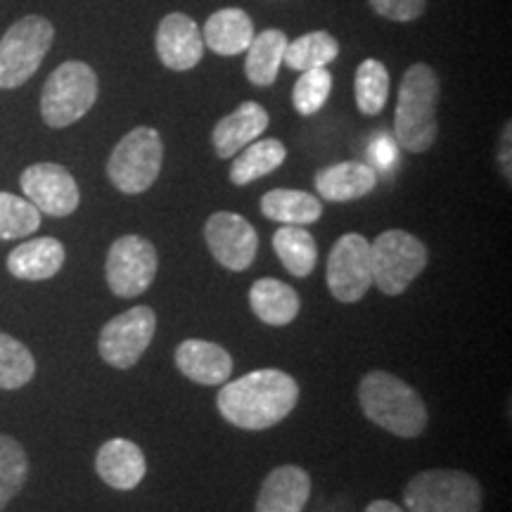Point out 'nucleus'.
I'll return each mask as SVG.
<instances>
[{
  "label": "nucleus",
  "instance_id": "f257e3e1",
  "mask_svg": "<svg viewBox=\"0 0 512 512\" xmlns=\"http://www.w3.org/2000/svg\"><path fill=\"white\" fill-rule=\"evenodd\" d=\"M299 401V384L285 370L264 368L223 382L216 406L230 425L240 430L261 432L278 425L294 411Z\"/></svg>",
  "mask_w": 512,
  "mask_h": 512
},
{
  "label": "nucleus",
  "instance_id": "f03ea898",
  "mask_svg": "<svg viewBox=\"0 0 512 512\" xmlns=\"http://www.w3.org/2000/svg\"><path fill=\"white\" fill-rule=\"evenodd\" d=\"M358 401L370 422L401 439H415L427 427L422 396L401 377L373 370L358 384Z\"/></svg>",
  "mask_w": 512,
  "mask_h": 512
},
{
  "label": "nucleus",
  "instance_id": "7ed1b4c3",
  "mask_svg": "<svg viewBox=\"0 0 512 512\" xmlns=\"http://www.w3.org/2000/svg\"><path fill=\"white\" fill-rule=\"evenodd\" d=\"M439 93V76L427 64H413L403 74L394 114V138L403 150L420 155L434 145L439 136Z\"/></svg>",
  "mask_w": 512,
  "mask_h": 512
},
{
  "label": "nucleus",
  "instance_id": "20e7f679",
  "mask_svg": "<svg viewBox=\"0 0 512 512\" xmlns=\"http://www.w3.org/2000/svg\"><path fill=\"white\" fill-rule=\"evenodd\" d=\"M98 100V76L86 62H64L48 76L41 114L50 128H67L86 117Z\"/></svg>",
  "mask_w": 512,
  "mask_h": 512
},
{
  "label": "nucleus",
  "instance_id": "39448f33",
  "mask_svg": "<svg viewBox=\"0 0 512 512\" xmlns=\"http://www.w3.org/2000/svg\"><path fill=\"white\" fill-rule=\"evenodd\" d=\"M408 512H482V486L460 470H427L403 489Z\"/></svg>",
  "mask_w": 512,
  "mask_h": 512
},
{
  "label": "nucleus",
  "instance_id": "423d86ee",
  "mask_svg": "<svg viewBox=\"0 0 512 512\" xmlns=\"http://www.w3.org/2000/svg\"><path fill=\"white\" fill-rule=\"evenodd\" d=\"M430 252L425 242L406 230H387L370 245V273L377 290L396 297L427 268Z\"/></svg>",
  "mask_w": 512,
  "mask_h": 512
},
{
  "label": "nucleus",
  "instance_id": "0eeeda50",
  "mask_svg": "<svg viewBox=\"0 0 512 512\" xmlns=\"http://www.w3.org/2000/svg\"><path fill=\"white\" fill-rule=\"evenodd\" d=\"M164 162L162 136L150 126H138L126 133L112 150L107 176L124 195H140L155 185Z\"/></svg>",
  "mask_w": 512,
  "mask_h": 512
},
{
  "label": "nucleus",
  "instance_id": "6e6552de",
  "mask_svg": "<svg viewBox=\"0 0 512 512\" xmlns=\"http://www.w3.org/2000/svg\"><path fill=\"white\" fill-rule=\"evenodd\" d=\"M53 38L55 29L46 17L29 15L12 24L0 38V88L10 91L27 83L48 55Z\"/></svg>",
  "mask_w": 512,
  "mask_h": 512
},
{
  "label": "nucleus",
  "instance_id": "1a4fd4ad",
  "mask_svg": "<svg viewBox=\"0 0 512 512\" xmlns=\"http://www.w3.org/2000/svg\"><path fill=\"white\" fill-rule=\"evenodd\" d=\"M157 332V313L150 306H133L114 316L100 330L98 351L107 366L128 370L143 358Z\"/></svg>",
  "mask_w": 512,
  "mask_h": 512
},
{
  "label": "nucleus",
  "instance_id": "9d476101",
  "mask_svg": "<svg viewBox=\"0 0 512 512\" xmlns=\"http://www.w3.org/2000/svg\"><path fill=\"white\" fill-rule=\"evenodd\" d=\"M157 268L159 256L155 245L140 235H124L114 240L107 254V285L121 299L138 297L155 283Z\"/></svg>",
  "mask_w": 512,
  "mask_h": 512
},
{
  "label": "nucleus",
  "instance_id": "9b49d317",
  "mask_svg": "<svg viewBox=\"0 0 512 512\" xmlns=\"http://www.w3.org/2000/svg\"><path fill=\"white\" fill-rule=\"evenodd\" d=\"M373 285L370 273V242L358 233L342 235L328 259V287L337 302L354 304L366 297Z\"/></svg>",
  "mask_w": 512,
  "mask_h": 512
},
{
  "label": "nucleus",
  "instance_id": "f8f14e48",
  "mask_svg": "<svg viewBox=\"0 0 512 512\" xmlns=\"http://www.w3.org/2000/svg\"><path fill=\"white\" fill-rule=\"evenodd\" d=\"M204 240L211 256L228 271H247L259 252V235L245 216L216 211L204 226Z\"/></svg>",
  "mask_w": 512,
  "mask_h": 512
},
{
  "label": "nucleus",
  "instance_id": "ddd939ff",
  "mask_svg": "<svg viewBox=\"0 0 512 512\" xmlns=\"http://www.w3.org/2000/svg\"><path fill=\"white\" fill-rule=\"evenodd\" d=\"M27 200L48 216H69L79 209L81 192L74 176L60 164L41 162L24 169L19 178Z\"/></svg>",
  "mask_w": 512,
  "mask_h": 512
},
{
  "label": "nucleus",
  "instance_id": "4468645a",
  "mask_svg": "<svg viewBox=\"0 0 512 512\" xmlns=\"http://www.w3.org/2000/svg\"><path fill=\"white\" fill-rule=\"evenodd\" d=\"M157 55L174 72H188L197 67L204 55V41L195 19L183 12H171L159 22Z\"/></svg>",
  "mask_w": 512,
  "mask_h": 512
},
{
  "label": "nucleus",
  "instance_id": "2eb2a0df",
  "mask_svg": "<svg viewBox=\"0 0 512 512\" xmlns=\"http://www.w3.org/2000/svg\"><path fill=\"white\" fill-rule=\"evenodd\" d=\"M309 496V472L297 465H280L261 484L254 512H302Z\"/></svg>",
  "mask_w": 512,
  "mask_h": 512
},
{
  "label": "nucleus",
  "instance_id": "dca6fc26",
  "mask_svg": "<svg viewBox=\"0 0 512 512\" xmlns=\"http://www.w3.org/2000/svg\"><path fill=\"white\" fill-rule=\"evenodd\" d=\"M176 366L188 380L202 387H219L230 380L233 356L226 349L204 339H185L176 347Z\"/></svg>",
  "mask_w": 512,
  "mask_h": 512
},
{
  "label": "nucleus",
  "instance_id": "f3484780",
  "mask_svg": "<svg viewBox=\"0 0 512 512\" xmlns=\"http://www.w3.org/2000/svg\"><path fill=\"white\" fill-rule=\"evenodd\" d=\"M95 470L107 486L117 491H131L145 479L147 463L138 444L128 439H110L98 448Z\"/></svg>",
  "mask_w": 512,
  "mask_h": 512
},
{
  "label": "nucleus",
  "instance_id": "a211bd4d",
  "mask_svg": "<svg viewBox=\"0 0 512 512\" xmlns=\"http://www.w3.org/2000/svg\"><path fill=\"white\" fill-rule=\"evenodd\" d=\"M268 121H271L268 112L259 102H242L238 110L230 112L214 126L211 140H214L216 155L219 159L235 157L266 131Z\"/></svg>",
  "mask_w": 512,
  "mask_h": 512
},
{
  "label": "nucleus",
  "instance_id": "6ab92c4d",
  "mask_svg": "<svg viewBox=\"0 0 512 512\" xmlns=\"http://www.w3.org/2000/svg\"><path fill=\"white\" fill-rule=\"evenodd\" d=\"M67 249L55 238H36L24 242L8 254V271L19 280H48L62 271Z\"/></svg>",
  "mask_w": 512,
  "mask_h": 512
},
{
  "label": "nucleus",
  "instance_id": "aec40b11",
  "mask_svg": "<svg viewBox=\"0 0 512 512\" xmlns=\"http://www.w3.org/2000/svg\"><path fill=\"white\" fill-rule=\"evenodd\" d=\"M377 185V171L363 162H342L316 174V190L328 202L361 200Z\"/></svg>",
  "mask_w": 512,
  "mask_h": 512
},
{
  "label": "nucleus",
  "instance_id": "412c9836",
  "mask_svg": "<svg viewBox=\"0 0 512 512\" xmlns=\"http://www.w3.org/2000/svg\"><path fill=\"white\" fill-rule=\"evenodd\" d=\"M249 306H252L254 316L261 323L273 325V328H285L299 316L302 302H299L297 290H292L283 280L261 278L249 290Z\"/></svg>",
  "mask_w": 512,
  "mask_h": 512
},
{
  "label": "nucleus",
  "instance_id": "4be33fe9",
  "mask_svg": "<svg viewBox=\"0 0 512 512\" xmlns=\"http://www.w3.org/2000/svg\"><path fill=\"white\" fill-rule=\"evenodd\" d=\"M254 38V24L245 10L223 8L214 12L204 24L202 41L214 50L216 55L233 57L245 53Z\"/></svg>",
  "mask_w": 512,
  "mask_h": 512
},
{
  "label": "nucleus",
  "instance_id": "5701e85b",
  "mask_svg": "<svg viewBox=\"0 0 512 512\" xmlns=\"http://www.w3.org/2000/svg\"><path fill=\"white\" fill-rule=\"evenodd\" d=\"M261 214L283 226H311L323 214V204L311 192L278 188L261 197Z\"/></svg>",
  "mask_w": 512,
  "mask_h": 512
},
{
  "label": "nucleus",
  "instance_id": "b1692460",
  "mask_svg": "<svg viewBox=\"0 0 512 512\" xmlns=\"http://www.w3.org/2000/svg\"><path fill=\"white\" fill-rule=\"evenodd\" d=\"M287 43H290V38L280 29H266L252 38V43L245 50V72L254 86H271L278 79V69L283 64Z\"/></svg>",
  "mask_w": 512,
  "mask_h": 512
},
{
  "label": "nucleus",
  "instance_id": "393cba45",
  "mask_svg": "<svg viewBox=\"0 0 512 512\" xmlns=\"http://www.w3.org/2000/svg\"><path fill=\"white\" fill-rule=\"evenodd\" d=\"M287 150L280 140L264 138L249 143L240 155H235L233 166H230V183L233 185H249L256 178H264L271 171L278 169L285 162Z\"/></svg>",
  "mask_w": 512,
  "mask_h": 512
},
{
  "label": "nucleus",
  "instance_id": "a878e982",
  "mask_svg": "<svg viewBox=\"0 0 512 512\" xmlns=\"http://www.w3.org/2000/svg\"><path fill=\"white\" fill-rule=\"evenodd\" d=\"M273 249L294 278H306L316 268L318 245L304 226H283L275 230Z\"/></svg>",
  "mask_w": 512,
  "mask_h": 512
},
{
  "label": "nucleus",
  "instance_id": "bb28decb",
  "mask_svg": "<svg viewBox=\"0 0 512 512\" xmlns=\"http://www.w3.org/2000/svg\"><path fill=\"white\" fill-rule=\"evenodd\" d=\"M337 55V38H332L328 31H311L287 43L283 62L294 72H309V69L328 67Z\"/></svg>",
  "mask_w": 512,
  "mask_h": 512
},
{
  "label": "nucleus",
  "instance_id": "cd10ccee",
  "mask_svg": "<svg viewBox=\"0 0 512 512\" xmlns=\"http://www.w3.org/2000/svg\"><path fill=\"white\" fill-rule=\"evenodd\" d=\"M29 477V458L17 439L0 434V512L22 491Z\"/></svg>",
  "mask_w": 512,
  "mask_h": 512
},
{
  "label": "nucleus",
  "instance_id": "c85d7f7f",
  "mask_svg": "<svg viewBox=\"0 0 512 512\" xmlns=\"http://www.w3.org/2000/svg\"><path fill=\"white\" fill-rule=\"evenodd\" d=\"M389 72L380 60H366L356 69V105L361 114L375 117L389 98Z\"/></svg>",
  "mask_w": 512,
  "mask_h": 512
},
{
  "label": "nucleus",
  "instance_id": "c756f323",
  "mask_svg": "<svg viewBox=\"0 0 512 512\" xmlns=\"http://www.w3.org/2000/svg\"><path fill=\"white\" fill-rule=\"evenodd\" d=\"M36 375V361L29 347L0 332V389H19Z\"/></svg>",
  "mask_w": 512,
  "mask_h": 512
},
{
  "label": "nucleus",
  "instance_id": "7c9ffc66",
  "mask_svg": "<svg viewBox=\"0 0 512 512\" xmlns=\"http://www.w3.org/2000/svg\"><path fill=\"white\" fill-rule=\"evenodd\" d=\"M41 226V211L27 197L0 192V240H17L36 233Z\"/></svg>",
  "mask_w": 512,
  "mask_h": 512
},
{
  "label": "nucleus",
  "instance_id": "2f4dec72",
  "mask_svg": "<svg viewBox=\"0 0 512 512\" xmlns=\"http://www.w3.org/2000/svg\"><path fill=\"white\" fill-rule=\"evenodd\" d=\"M332 93V74L325 67L309 69L302 72L299 81L294 83L292 91V105L302 117H311L323 110V105L328 102Z\"/></svg>",
  "mask_w": 512,
  "mask_h": 512
},
{
  "label": "nucleus",
  "instance_id": "473e14b6",
  "mask_svg": "<svg viewBox=\"0 0 512 512\" xmlns=\"http://www.w3.org/2000/svg\"><path fill=\"white\" fill-rule=\"evenodd\" d=\"M377 15L392 22H413L425 12L427 0H368Z\"/></svg>",
  "mask_w": 512,
  "mask_h": 512
},
{
  "label": "nucleus",
  "instance_id": "72a5a7b5",
  "mask_svg": "<svg viewBox=\"0 0 512 512\" xmlns=\"http://www.w3.org/2000/svg\"><path fill=\"white\" fill-rule=\"evenodd\" d=\"M368 157L373 166L370 169L387 171L389 166L396 162V140L392 136H377L373 143L368 145Z\"/></svg>",
  "mask_w": 512,
  "mask_h": 512
},
{
  "label": "nucleus",
  "instance_id": "f704fd0d",
  "mask_svg": "<svg viewBox=\"0 0 512 512\" xmlns=\"http://www.w3.org/2000/svg\"><path fill=\"white\" fill-rule=\"evenodd\" d=\"M366 512H403V510L392 501H373L366 508Z\"/></svg>",
  "mask_w": 512,
  "mask_h": 512
},
{
  "label": "nucleus",
  "instance_id": "c9c22d12",
  "mask_svg": "<svg viewBox=\"0 0 512 512\" xmlns=\"http://www.w3.org/2000/svg\"><path fill=\"white\" fill-rule=\"evenodd\" d=\"M503 159V152H501ZM505 176L510 178V124L505 126Z\"/></svg>",
  "mask_w": 512,
  "mask_h": 512
}]
</instances>
